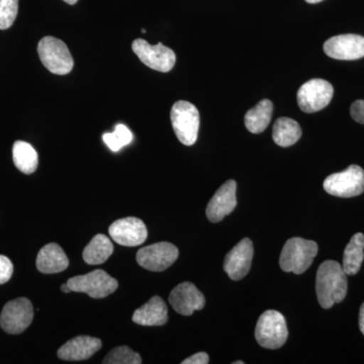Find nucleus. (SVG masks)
<instances>
[{
  "instance_id": "nucleus-1",
  "label": "nucleus",
  "mask_w": 364,
  "mask_h": 364,
  "mask_svg": "<svg viewBox=\"0 0 364 364\" xmlns=\"http://www.w3.org/2000/svg\"><path fill=\"white\" fill-rule=\"evenodd\" d=\"M348 289L347 274L337 261L327 260L318 267L316 279V293L323 309L341 303Z\"/></svg>"
},
{
  "instance_id": "nucleus-2",
  "label": "nucleus",
  "mask_w": 364,
  "mask_h": 364,
  "mask_svg": "<svg viewBox=\"0 0 364 364\" xmlns=\"http://www.w3.org/2000/svg\"><path fill=\"white\" fill-rule=\"evenodd\" d=\"M318 253V244L306 239H289L280 254L279 265L286 272L301 274L312 265Z\"/></svg>"
},
{
  "instance_id": "nucleus-3",
  "label": "nucleus",
  "mask_w": 364,
  "mask_h": 364,
  "mask_svg": "<svg viewBox=\"0 0 364 364\" xmlns=\"http://www.w3.org/2000/svg\"><path fill=\"white\" fill-rule=\"evenodd\" d=\"M170 119L177 139L183 145H193L198 140L200 130V112L195 105L179 100L172 107Z\"/></svg>"
},
{
  "instance_id": "nucleus-4",
  "label": "nucleus",
  "mask_w": 364,
  "mask_h": 364,
  "mask_svg": "<svg viewBox=\"0 0 364 364\" xmlns=\"http://www.w3.org/2000/svg\"><path fill=\"white\" fill-rule=\"evenodd\" d=\"M38 54L43 65L56 75H66L73 69L74 61L68 47L57 38H43L38 45Z\"/></svg>"
},
{
  "instance_id": "nucleus-5",
  "label": "nucleus",
  "mask_w": 364,
  "mask_h": 364,
  "mask_svg": "<svg viewBox=\"0 0 364 364\" xmlns=\"http://www.w3.org/2000/svg\"><path fill=\"white\" fill-rule=\"evenodd\" d=\"M289 331L286 318L274 310L265 311L256 325L255 337L260 346L279 349L286 343Z\"/></svg>"
},
{
  "instance_id": "nucleus-6",
  "label": "nucleus",
  "mask_w": 364,
  "mask_h": 364,
  "mask_svg": "<svg viewBox=\"0 0 364 364\" xmlns=\"http://www.w3.org/2000/svg\"><path fill=\"white\" fill-rule=\"evenodd\" d=\"M67 284L72 291L85 293L93 299H104L114 293L119 282L105 270H95L85 275L71 277Z\"/></svg>"
},
{
  "instance_id": "nucleus-7",
  "label": "nucleus",
  "mask_w": 364,
  "mask_h": 364,
  "mask_svg": "<svg viewBox=\"0 0 364 364\" xmlns=\"http://www.w3.org/2000/svg\"><path fill=\"white\" fill-rule=\"evenodd\" d=\"M326 193L338 198H353L364 191V170L351 165L344 171L331 174L323 183Z\"/></svg>"
},
{
  "instance_id": "nucleus-8",
  "label": "nucleus",
  "mask_w": 364,
  "mask_h": 364,
  "mask_svg": "<svg viewBox=\"0 0 364 364\" xmlns=\"http://www.w3.org/2000/svg\"><path fill=\"white\" fill-rule=\"evenodd\" d=\"M334 88L324 79L306 81L298 91L299 109L306 114L322 111L332 100Z\"/></svg>"
},
{
  "instance_id": "nucleus-9",
  "label": "nucleus",
  "mask_w": 364,
  "mask_h": 364,
  "mask_svg": "<svg viewBox=\"0 0 364 364\" xmlns=\"http://www.w3.org/2000/svg\"><path fill=\"white\" fill-rule=\"evenodd\" d=\"M132 49L142 63L153 70L166 73L176 65V53L162 43L152 46L145 40L136 39L132 44Z\"/></svg>"
},
{
  "instance_id": "nucleus-10",
  "label": "nucleus",
  "mask_w": 364,
  "mask_h": 364,
  "mask_svg": "<svg viewBox=\"0 0 364 364\" xmlns=\"http://www.w3.org/2000/svg\"><path fill=\"white\" fill-rule=\"evenodd\" d=\"M33 318V309L30 299L18 298L4 306L0 315V326L9 334L18 335L30 327Z\"/></svg>"
},
{
  "instance_id": "nucleus-11",
  "label": "nucleus",
  "mask_w": 364,
  "mask_h": 364,
  "mask_svg": "<svg viewBox=\"0 0 364 364\" xmlns=\"http://www.w3.org/2000/svg\"><path fill=\"white\" fill-rule=\"evenodd\" d=\"M179 251L169 242H159L147 247L141 248L136 255L140 267L150 272H164L178 258Z\"/></svg>"
},
{
  "instance_id": "nucleus-12",
  "label": "nucleus",
  "mask_w": 364,
  "mask_h": 364,
  "mask_svg": "<svg viewBox=\"0 0 364 364\" xmlns=\"http://www.w3.org/2000/svg\"><path fill=\"white\" fill-rule=\"evenodd\" d=\"M109 233L112 240L127 247L142 245L148 236L146 225L142 220L135 217L124 218L112 223Z\"/></svg>"
},
{
  "instance_id": "nucleus-13",
  "label": "nucleus",
  "mask_w": 364,
  "mask_h": 364,
  "mask_svg": "<svg viewBox=\"0 0 364 364\" xmlns=\"http://www.w3.org/2000/svg\"><path fill=\"white\" fill-rule=\"evenodd\" d=\"M327 56L336 60H358L364 57V38L361 36L339 35L327 40L324 44Z\"/></svg>"
},
{
  "instance_id": "nucleus-14",
  "label": "nucleus",
  "mask_w": 364,
  "mask_h": 364,
  "mask_svg": "<svg viewBox=\"0 0 364 364\" xmlns=\"http://www.w3.org/2000/svg\"><path fill=\"white\" fill-rule=\"evenodd\" d=\"M169 303L177 313L182 316L193 315L196 311L203 309L205 296L191 282H182L172 289Z\"/></svg>"
},
{
  "instance_id": "nucleus-15",
  "label": "nucleus",
  "mask_w": 364,
  "mask_h": 364,
  "mask_svg": "<svg viewBox=\"0 0 364 364\" xmlns=\"http://www.w3.org/2000/svg\"><path fill=\"white\" fill-rule=\"evenodd\" d=\"M253 253L252 241L245 238L227 254L224 261V269L230 279L240 280L247 275L252 264Z\"/></svg>"
},
{
  "instance_id": "nucleus-16",
  "label": "nucleus",
  "mask_w": 364,
  "mask_h": 364,
  "mask_svg": "<svg viewBox=\"0 0 364 364\" xmlns=\"http://www.w3.org/2000/svg\"><path fill=\"white\" fill-rule=\"evenodd\" d=\"M236 189V181L230 179L215 191L207 207V217L210 222H221L233 212L237 205Z\"/></svg>"
},
{
  "instance_id": "nucleus-17",
  "label": "nucleus",
  "mask_w": 364,
  "mask_h": 364,
  "mask_svg": "<svg viewBox=\"0 0 364 364\" xmlns=\"http://www.w3.org/2000/svg\"><path fill=\"white\" fill-rule=\"evenodd\" d=\"M102 340L91 336H77L60 347L58 358L62 360L80 361L90 358L102 348Z\"/></svg>"
},
{
  "instance_id": "nucleus-18",
  "label": "nucleus",
  "mask_w": 364,
  "mask_h": 364,
  "mask_svg": "<svg viewBox=\"0 0 364 364\" xmlns=\"http://www.w3.org/2000/svg\"><path fill=\"white\" fill-rule=\"evenodd\" d=\"M134 323L141 326H163L168 321V309L160 296H154L134 312Z\"/></svg>"
},
{
  "instance_id": "nucleus-19",
  "label": "nucleus",
  "mask_w": 364,
  "mask_h": 364,
  "mask_svg": "<svg viewBox=\"0 0 364 364\" xmlns=\"http://www.w3.org/2000/svg\"><path fill=\"white\" fill-rule=\"evenodd\" d=\"M36 264L40 272L53 274L67 269L69 259L58 244L50 243L41 249Z\"/></svg>"
},
{
  "instance_id": "nucleus-20",
  "label": "nucleus",
  "mask_w": 364,
  "mask_h": 364,
  "mask_svg": "<svg viewBox=\"0 0 364 364\" xmlns=\"http://www.w3.org/2000/svg\"><path fill=\"white\" fill-rule=\"evenodd\" d=\"M114 252V245L111 239L104 234L93 237L83 250V260L90 265H100L111 257Z\"/></svg>"
},
{
  "instance_id": "nucleus-21",
  "label": "nucleus",
  "mask_w": 364,
  "mask_h": 364,
  "mask_svg": "<svg viewBox=\"0 0 364 364\" xmlns=\"http://www.w3.org/2000/svg\"><path fill=\"white\" fill-rule=\"evenodd\" d=\"M273 141L280 147H289L298 142L301 129L298 122L289 117H279L273 124Z\"/></svg>"
},
{
  "instance_id": "nucleus-22",
  "label": "nucleus",
  "mask_w": 364,
  "mask_h": 364,
  "mask_svg": "<svg viewBox=\"0 0 364 364\" xmlns=\"http://www.w3.org/2000/svg\"><path fill=\"white\" fill-rule=\"evenodd\" d=\"M272 102L269 100H261L246 114L245 126L247 130L253 134L264 132L272 121Z\"/></svg>"
},
{
  "instance_id": "nucleus-23",
  "label": "nucleus",
  "mask_w": 364,
  "mask_h": 364,
  "mask_svg": "<svg viewBox=\"0 0 364 364\" xmlns=\"http://www.w3.org/2000/svg\"><path fill=\"white\" fill-rule=\"evenodd\" d=\"M364 259V235L358 233L347 244L343 255V267L347 275H354L360 270Z\"/></svg>"
},
{
  "instance_id": "nucleus-24",
  "label": "nucleus",
  "mask_w": 364,
  "mask_h": 364,
  "mask_svg": "<svg viewBox=\"0 0 364 364\" xmlns=\"http://www.w3.org/2000/svg\"><path fill=\"white\" fill-rule=\"evenodd\" d=\"M14 163L25 174H32L38 168L39 156L31 144L16 141L13 147Z\"/></svg>"
},
{
  "instance_id": "nucleus-25",
  "label": "nucleus",
  "mask_w": 364,
  "mask_h": 364,
  "mask_svg": "<svg viewBox=\"0 0 364 364\" xmlns=\"http://www.w3.org/2000/svg\"><path fill=\"white\" fill-rule=\"evenodd\" d=\"M104 364H141L140 354L132 350L128 346H119L109 352L102 360Z\"/></svg>"
},
{
  "instance_id": "nucleus-26",
  "label": "nucleus",
  "mask_w": 364,
  "mask_h": 364,
  "mask_svg": "<svg viewBox=\"0 0 364 364\" xmlns=\"http://www.w3.org/2000/svg\"><path fill=\"white\" fill-rule=\"evenodd\" d=\"M132 140H133V135L131 131L122 124H117L114 133H107L104 135L105 143L114 152H117L124 146L129 145Z\"/></svg>"
},
{
  "instance_id": "nucleus-27",
  "label": "nucleus",
  "mask_w": 364,
  "mask_h": 364,
  "mask_svg": "<svg viewBox=\"0 0 364 364\" xmlns=\"http://www.w3.org/2000/svg\"><path fill=\"white\" fill-rule=\"evenodd\" d=\"M18 13V0H0V30L14 25Z\"/></svg>"
},
{
  "instance_id": "nucleus-28",
  "label": "nucleus",
  "mask_w": 364,
  "mask_h": 364,
  "mask_svg": "<svg viewBox=\"0 0 364 364\" xmlns=\"http://www.w3.org/2000/svg\"><path fill=\"white\" fill-rule=\"evenodd\" d=\"M14 265L6 256L0 255V284H6L13 277Z\"/></svg>"
},
{
  "instance_id": "nucleus-29",
  "label": "nucleus",
  "mask_w": 364,
  "mask_h": 364,
  "mask_svg": "<svg viewBox=\"0 0 364 364\" xmlns=\"http://www.w3.org/2000/svg\"><path fill=\"white\" fill-rule=\"evenodd\" d=\"M350 114L354 121L364 124V100H356L352 104Z\"/></svg>"
},
{
  "instance_id": "nucleus-30",
  "label": "nucleus",
  "mask_w": 364,
  "mask_h": 364,
  "mask_svg": "<svg viewBox=\"0 0 364 364\" xmlns=\"http://www.w3.org/2000/svg\"><path fill=\"white\" fill-rule=\"evenodd\" d=\"M210 363V358L205 352H198L195 355L186 358V360L182 361V364H208Z\"/></svg>"
},
{
  "instance_id": "nucleus-31",
  "label": "nucleus",
  "mask_w": 364,
  "mask_h": 364,
  "mask_svg": "<svg viewBox=\"0 0 364 364\" xmlns=\"http://www.w3.org/2000/svg\"><path fill=\"white\" fill-rule=\"evenodd\" d=\"M359 328L360 331L364 335V303L360 308V312H359Z\"/></svg>"
},
{
  "instance_id": "nucleus-32",
  "label": "nucleus",
  "mask_w": 364,
  "mask_h": 364,
  "mask_svg": "<svg viewBox=\"0 0 364 364\" xmlns=\"http://www.w3.org/2000/svg\"><path fill=\"white\" fill-rule=\"evenodd\" d=\"M61 291L65 294L71 293V291H72L70 289V287H69L68 284H67V282H66V284H62Z\"/></svg>"
},
{
  "instance_id": "nucleus-33",
  "label": "nucleus",
  "mask_w": 364,
  "mask_h": 364,
  "mask_svg": "<svg viewBox=\"0 0 364 364\" xmlns=\"http://www.w3.org/2000/svg\"><path fill=\"white\" fill-rule=\"evenodd\" d=\"M64 1H65L66 4H71V6H73V4H75L76 2L78 1V0H64Z\"/></svg>"
},
{
  "instance_id": "nucleus-34",
  "label": "nucleus",
  "mask_w": 364,
  "mask_h": 364,
  "mask_svg": "<svg viewBox=\"0 0 364 364\" xmlns=\"http://www.w3.org/2000/svg\"><path fill=\"white\" fill-rule=\"evenodd\" d=\"M308 4H318V2L323 1V0H306Z\"/></svg>"
},
{
  "instance_id": "nucleus-35",
  "label": "nucleus",
  "mask_w": 364,
  "mask_h": 364,
  "mask_svg": "<svg viewBox=\"0 0 364 364\" xmlns=\"http://www.w3.org/2000/svg\"><path fill=\"white\" fill-rule=\"evenodd\" d=\"M233 364H244L243 361H235Z\"/></svg>"
},
{
  "instance_id": "nucleus-36",
  "label": "nucleus",
  "mask_w": 364,
  "mask_h": 364,
  "mask_svg": "<svg viewBox=\"0 0 364 364\" xmlns=\"http://www.w3.org/2000/svg\"><path fill=\"white\" fill-rule=\"evenodd\" d=\"M146 32H147V31H146L145 28H143L142 33H146Z\"/></svg>"
}]
</instances>
